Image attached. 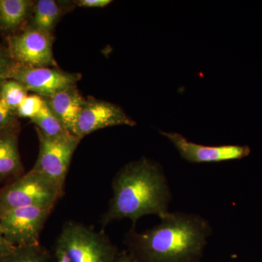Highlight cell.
Masks as SVG:
<instances>
[{
    "mask_svg": "<svg viewBox=\"0 0 262 262\" xmlns=\"http://www.w3.org/2000/svg\"><path fill=\"white\" fill-rule=\"evenodd\" d=\"M211 232L209 222L201 215L169 211L151 229H130L126 244L139 262H196Z\"/></svg>",
    "mask_w": 262,
    "mask_h": 262,
    "instance_id": "obj_1",
    "label": "cell"
},
{
    "mask_svg": "<svg viewBox=\"0 0 262 262\" xmlns=\"http://www.w3.org/2000/svg\"><path fill=\"white\" fill-rule=\"evenodd\" d=\"M113 190L103 226L123 219L135 224L144 215L161 218L169 212L170 186L163 169L153 160L142 158L122 167L114 178Z\"/></svg>",
    "mask_w": 262,
    "mask_h": 262,
    "instance_id": "obj_2",
    "label": "cell"
},
{
    "mask_svg": "<svg viewBox=\"0 0 262 262\" xmlns=\"http://www.w3.org/2000/svg\"><path fill=\"white\" fill-rule=\"evenodd\" d=\"M117 248L103 231L77 222L63 226L53 262H115Z\"/></svg>",
    "mask_w": 262,
    "mask_h": 262,
    "instance_id": "obj_3",
    "label": "cell"
},
{
    "mask_svg": "<svg viewBox=\"0 0 262 262\" xmlns=\"http://www.w3.org/2000/svg\"><path fill=\"white\" fill-rule=\"evenodd\" d=\"M63 194L56 183L31 169L0 189V212L24 207L53 208Z\"/></svg>",
    "mask_w": 262,
    "mask_h": 262,
    "instance_id": "obj_4",
    "label": "cell"
},
{
    "mask_svg": "<svg viewBox=\"0 0 262 262\" xmlns=\"http://www.w3.org/2000/svg\"><path fill=\"white\" fill-rule=\"evenodd\" d=\"M36 130L39 139V154L32 169L44 174L63 191L71 160L82 139L72 134L51 138L37 129Z\"/></svg>",
    "mask_w": 262,
    "mask_h": 262,
    "instance_id": "obj_5",
    "label": "cell"
},
{
    "mask_svg": "<svg viewBox=\"0 0 262 262\" xmlns=\"http://www.w3.org/2000/svg\"><path fill=\"white\" fill-rule=\"evenodd\" d=\"M52 210L24 207L0 212V229L15 247L39 244V235Z\"/></svg>",
    "mask_w": 262,
    "mask_h": 262,
    "instance_id": "obj_6",
    "label": "cell"
},
{
    "mask_svg": "<svg viewBox=\"0 0 262 262\" xmlns=\"http://www.w3.org/2000/svg\"><path fill=\"white\" fill-rule=\"evenodd\" d=\"M8 51L13 61L23 67H58L53 56V36L32 27L9 37Z\"/></svg>",
    "mask_w": 262,
    "mask_h": 262,
    "instance_id": "obj_7",
    "label": "cell"
},
{
    "mask_svg": "<svg viewBox=\"0 0 262 262\" xmlns=\"http://www.w3.org/2000/svg\"><path fill=\"white\" fill-rule=\"evenodd\" d=\"M78 73H71L57 68H31L15 63L8 80L20 82L28 92L46 98L56 94L81 80Z\"/></svg>",
    "mask_w": 262,
    "mask_h": 262,
    "instance_id": "obj_8",
    "label": "cell"
},
{
    "mask_svg": "<svg viewBox=\"0 0 262 262\" xmlns=\"http://www.w3.org/2000/svg\"><path fill=\"white\" fill-rule=\"evenodd\" d=\"M136 122L120 106L107 101L89 98L85 100L76 125L75 136L82 139L100 129L128 125L134 126Z\"/></svg>",
    "mask_w": 262,
    "mask_h": 262,
    "instance_id": "obj_9",
    "label": "cell"
},
{
    "mask_svg": "<svg viewBox=\"0 0 262 262\" xmlns=\"http://www.w3.org/2000/svg\"><path fill=\"white\" fill-rule=\"evenodd\" d=\"M160 134L170 141L183 159L192 163H221L241 160L251 153V148L248 146H204L191 142L177 133L160 131Z\"/></svg>",
    "mask_w": 262,
    "mask_h": 262,
    "instance_id": "obj_10",
    "label": "cell"
},
{
    "mask_svg": "<svg viewBox=\"0 0 262 262\" xmlns=\"http://www.w3.org/2000/svg\"><path fill=\"white\" fill-rule=\"evenodd\" d=\"M19 123L0 129V183L23 175L24 165L18 149Z\"/></svg>",
    "mask_w": 262,
    "mask_h": 262,
    "instance_id": "obj_11",
    "label": "cell"
},
{
    "mask_svg": "<svg viewBox=\"0 0 262 262\" xmlns=\"http://www.w3.org/2000/svg\"><path fill=\"white\" fill-rule=\"evenodd\" d=\"M44 99L65 128L75 135L77 120L85 101L76 85L67 88Z\"/></svg>",
    "mask_w": 262,
    "mask_h": 262,
    "instance_id": "obj_12",
    "label": "cell"
},
{
    "mask_svg": "<svg viewBox=\"0 0 262 262\" xmlns=\"http://www.w3.org/2000/svg\"><path fill=\"white\" fill-rule=\"evenodd\" d=\"M32 1L0 0V27L5 30L18 28L32 9Z\"/></svg>",
    "mask_w": 262,
    "mask_h": 262,
    "instance_id": "obj_13",
    "label": "cell"
},
{
    "mask_svg": "<svg viewBox=\"0 0 262 262\" xmlns=\"http://www.w3.org/2000/svg\"><path fill=\"white\" fill-rule=\"evenodd\" d=\"M61 14V8L54 0H39L34 8L33 28L51 34Z\"/></svg>",
    "mask_w": 262,
    "mask_h": 262,
    "instance_id": "obj_14",
    "label": "cell"
},
{
    "mask_svg": "<svg viewBox=\"0 0 262 262\" xmlns=\"http://www.w3.org/2000/svg\"><path fill=\"white\" fill-rule=\"evenodd\" d=\"M31 121L37 126L36 129L48 137H61L70 134L51 111L46 101L39 114Z\"/></svg>",
    "mask_w": 262,
    "mask_h": 262,
    "instance_id": "obj_15",
    "label": "cell"
},
{
    "mask_svg": "<svg viewBox=\"0 0 262 262\" xmlns=\"http://www.w3.org/2000/svg\"><path fill=\"white\" fill-rule=\"evenodd\" d=\"M0 262H53V257L40 244L18 246Z\"/></svg>",
    "mask_w": 262,
    "mask_h": 262,
    "instance_id": "obj_16",
    "label": "cell"
},
{
    "mask_svg": "<svg viewBox=\"0 0 262 262\" xmlns=\"http://www.w3.org/2000/svg\"><path fill=\"white\" fill-rule=\"evenodd\" d=\"M3 95L10 108L16 113L17 108L28 95V91L20 82L5 80L3 87Z\"/></svg>",
    "mask_w": 262,
    "mask_h": 262,
    "instance_id": "obj_17",
    "label": "cell"
},
{
    "mask_svg": "<svg viewBox=\"0 0 262 262\" xmlns=\"http://www.w3.org/2000/svg\"><path fill=\"white\" fill-rule=\"evenodd\" d=\"M45 102L46 101L44 98L39 95H27L17 108V116L32 120L34 117L37 116L42 110Z\"/></svg>",
    "mask_w": 262,
    "mask_h": 262,
    "instance_id": "obj_18",
    "label": "cell"
},
{
    "mask_svg": "<svg viewBox=\"0 0 262 262\" xmlns=\"http://www.w3.org/2000/svg\"><path fill=\"white\" fill-rule=\"evenodd\" d=\"M5 80H0V129L18 123L17 114L8 106L3 95V87Z\"/></svg>",
    "mask_w": 262,
    "mask_h": 262,
    "instance_id": "obj_19",
    "label": "cell"
},
{
    "mask_svg": "<svg viewBox=\"0 0 262 262\" xmlns=\"http://www.w3.org/2000/svg\"><path fill=\"white\" fill-rule=\"evenodd\" d=\"M15 63L9 52L0 48V80H8Z\"/></svg>",
    "mask_w": 262,
    "mask_h": 262,
    "instance_id": "obj_20",
    "label": "cell"
},
{
    "mask_svg": "<svg viewBox=\"0 0 262 262\" xmlns=\"http://www.w3.org/2000/svg\"><path fill=\"white\" fill-rule=\"evenodd\" d=\"M112 3L110 0H78L76 5L84 8H104Z\"/></svg>",
    "mask_w": 262,
    "mask_h": 262,
    "instance_id": "obj_21",
    "label": "cell"
},
{
    "mask_svg": "<svg viewBox=\"0 0 262 262\" xmlns=\"http://www.w3.org/2000/svg\"><path fill=\"white\" fill-rule=\"evenodd\" d=\"M15 246L8 242L0 229V259L11 253L15 249Z\"/></svg>",
    "mask_w": 262,
    "mask_h": 262,
    "instance_id": "obj_22",
    "label": "cell"
},
{
    "mask_svg": "<svg viewBox=\"0 0 262 262\" xmlns=\"http://www.w3.org/2000/svg\"><path fill=\"white\" fill-rule=\"evenodd\" d=\"M115 262H139L134 256H131L130 253H127L125 251L120 253H117V257L115 258Z\"/></svg>",
    "mask_w": 262,
    "mask_h": 262,
    "instance_id": "obj_23",
    "label": "cell"
}]
</instances>
